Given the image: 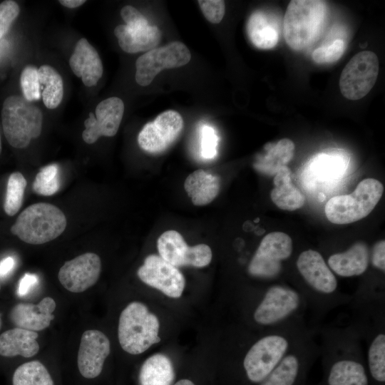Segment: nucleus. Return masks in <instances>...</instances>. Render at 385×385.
I'll return each mask as SVG.
<instances>
[{
    "label": "nucleus",
    "instance_id": "nucleus-32",
    "mask_svg": "<svg viewBox=\"0 0 385 385\" xmlns=\"http://www.w3.org/2000/svg\"><path fill=\"white\" fill-rule=\"evenodd\" d=\"M59 188L58 166L56 164H51L42 168L36 174L33 183L34 191L44 196L55 194Z\"/></svg>",
    "mask_w": 385,
    "mask_h": 385
},
{
    "label": "nucleus",
    "instance_id": "nucleus-36",
    "mask_svg": "<svg viewBox=\"0 0 385 385\" xmlns=\"http://www.w3.org/2000/svg\"><path fill=\"white\" fill-rule=\"evenodd\" d=\"M200 149L204 158L212 159L217 154L218 137L210 125H203L200 129Z\"/></svg>",
    "mask_w": 385,
    "mask_h": 385
},
{
    "label": "nucleus",
    "instance_id": "nucleus-45",
    "mask_svg": "<svg viewBox=\"0 0 385 385\" xmlns=\"http://www.w3.org/2000/svg\"><path fill=\"white\" fill-rule=\"evenodd\" d=\"M1 152V132H0V154Z\"/></svg>",
    "mask_w": 385,
    "mask_h": 385
},
{
    "label": "nucleus",
    "instance_id": "nucleus-1",
    "mask_svg": "<svg viewBox=\"0 0 385 385\" xmlns=\"http://www.w3.org/2000/svg\"><path fill=\"white\" fill-rule=\"evenodd\" d=\"M322 376L317 385H369L364 345L350 322L318 327Z\"/></svg>",
    "mask_w": 385,
    "mask_h": 385
},
{
    "label": "nucleus",
    "instance_id": "nucleus-39",
    "mask_svg": "<svg viewBox=\"0 0 385 385\" xmlns=\"http://www.w3.org/2000/svg\"><path fill=\"white\" fill-rule=\"evenodd\" d=\"M120 16L126 26L131 29H138L148 25V20L135 7L125 6L120 11Z\"/></svg>",
    "mask_w": 385,
    "mask_h": 385
},
{
    "label": "nucleus",
    "instance_id": "nucleus-47",
    "mask_svg": "<svg viewBox=\"0 0 385 385\" xmlns=\"http://www.w3.org/2000/svg\"><path fill=\"white\" fill-rule=\"evenodd\" d=\"M0 289H1V284H0Z\"/></svg>",
    "mask_w": 385,
    "mask_h": 385
},
{
    "label": "nucleus",
    "instance_id": "nucleus-30",
    "mask_svg": "<svg viewBox=\"0 0 385 385\" xmlns=\"http://www.w3.org/2000/svg\"><path fill=\"white\" fill-rule=\"evenodd\" d=\"M12 385H54L46 367L39 361L19 366L12 376Z\"/></svg>",
    "mask_w": 385,
    "mask_h": 385
},
{
    "label": "nucleus",
    "instance_id": "nucleus-28",
    "mask_svg": "<svg viewBox=\"0 0 385 385\" xmlns=\"http://www.w3.org/2000/svg\"><path fill=\"white\" fill-rule=\"evenodd\" d=\"M175 372L170 359L163 354L148 357L143 364L140 373V385H171Z\"/></svg>",
    "mask_w": 385,
    "mask_h": 385
},
{
    "label": "nucleus",
    "instance_id": "nucleus-35",
    "mask_svg": "<svg viewBox=\"0 0 385 385\" xmlns=\"http://www.w3.org/2000/svg\"><path fill=\"white\" fill-rule=\"evenodd\" d=\"M344 48V41L342 39H336L331 44L314 51L312 58L317 63H333L342 57Z\"/></svg>",
    "mask_w": 385,
    "mask_h": 385
},
{
    "label": "nucleus",
    "instance_id": "nucleus-31",
    "mask_svg": "<svg viewBox=\"0 0 385 385\" xmlns=\"http://www.w3.org/2000/svg\"><path fill=\"white\" fill-rule=\"evenodd\" d=\"M26 187V180L21 173L15 172L10 175L4 205V211L8 215H14L21 208Z\"/></svg>",
    "mask_w": 385,
    "mask_h": 385
},
{
    "label": "nucleus",
    "instance_id": "nucleus-29",
    "mask_svg": "<svg viewBox=\"0 0 385 385\" xmlns=\"http://www.w3.org/2000/svg\"><path fill=\"white\" fill-rule=\"evenodd\" d=\"M38 73L43 102L46 108L54 109L60 105L63 97L62 78L48 65L40 66Z\"/></svg>",
    "mask_w": 385,
    "mask_h": 385
},
{
    "label": "nucleus",
    "instance_id": "nucleus-7",
    "mask_svg": "<svg viewBox=\"0 0 385 385\" xmlns=\"http://www.w3.org/2000/svg\"><path fill=\"white\" fill-rule=\"evenodd\" d=\"M1 121L9 143L16 148H24L40 135L43 115L41 111L24 96L12 95L4 101Z\"/></svg>",
    "mask_w": 385,
    "mask_h": 385
},
{
    "label": "nucleus",
    "instance_id": "nucleus-24",
    "mask_svg": "<svg viewBox=\"0 0 385 385\" xmlns=\"http://www.w3.org/2000/svg\"><path fill=\"white\" fill-rule=\"evenodd\" d=\"M184 188L194 205L204 206L210 204L217 196L220 180L218 176L199 169L186 178Z\"/></svg>",
    "mask_w": 385,
    "mask_h": 385
},
{
    "label": "nucleus",
    "instance_id": "nucleus-16",
    "mask_svg": "<svg viewBox=\"0 0 385 385\" xmlns=\"http://www.w3.org/2000/svg\"><path fill=\"white\" fill-rule=\"evenodd\" d=\"M101 271L99 256L93 252H86L66 262L59 270L58 278L66 289L80 293L97 282Z\"/></svg>",
    "mask_w": 385,
    "mask_h": 385
},
{
    "label": "nucleus",
    "instance_id": "nucleus-15",
    "mask_svg": "<svg viewBox=\"0 0 385 385\" xmlns=\"http://www.w3.org/2000/svg\"><path fill=\"white\" fill-rule=\"evenodd\" d=\"M137 274L143 282L171 298H179L185 286V279L178 268L157 255L146 257Z\"/></svg>",
    "mask_w": 385,
    "mask_h": 385
},
{
    "label": "nucleus",
    "instance_id": "nucleus-34",
    "mask_svg": "<svg viewBox=\"0 0 385 385\" xmlns=\"http://www.w3.org/2000/svg\"><path fill=\"white\" fill-rule=\"evenodd\" d=\"M344 158L339 154H321L313 159L312 167L317 174L322 177H331V175L341 173L344 166Z\"/></svg>",
    "mask_w": 385,
    "mask_h": 385
},
{
    "label": "nucleus",
    "instance_id": "nucleus-13",
    "mask_svg": "<svg viewBox=\"0 0 385 385\" xmlns=\"http://www.w3.org/2000/svg\"><path fill=\"white\" fill-rule=\"evenodd\" d=\"M157 247L160 256L172 265L204 267L212 257L211 248L206 244L189 246L176 230L163 232L158 239Z\"/></svg>",
    "mask_w": 385,
    "mask_h": 385
},
{
    "label": "nucleus",
    "instance_id": "nucleus-44",
    "mask_svg": "<svg viewBox=\"0 0 385 385\" xmlns=\"http://www.w3.org/2000/svg\"><path fill=\"white\" fill-rule=\"evenodd\" d=\"M174 385H195L192 381L188 379H181L176 382Z\"/></svg>",
    "mask_w": 385,
    "mask_h": 385
},
{
    "label": "nucleus",
    "instance_id": "nucleus-27",
    "mask_svg": "<svg viewBox=\"0 0 385 385\" xmlns=\"http://www.w3.org/2000/svg\"><path fill=\"white\" fill-rule=\"evenodd\" d=\"M247 31L252 43L260 49H271L279 40L277 23L262 11H256L250 15Z\"/></svg>",
    "mask_w": 385,
    "mask_h": 385
},
{
    "label": "nucleus",
    "instance_id": "nucleus-33",
    "mask_svg": "<svg viewBox=\"0 0 385 385\" xmlns=\"http://www.w3.org/2000/svg\"><path fill=\"white\" fill-rule=\"evenodd\" d=\"M20 83L23 96L29 102L41 98L38 69L33 66H26L20 76Z\"/></svg>",
    "mask_w": 385,
    "mask_h": 385
},
{
    "label": "nucleus",
    "instance_id": "nucleus-23",
    "mask_svg": "<svg viewBox=\"0 0 385 385\" xmlns=\"http://www.w3.org/2000/svg\"><path fill=\"white\" fill-rule=\"evenodd\" d=\"M38 334L15 327L4 332L0 335V356L13 357L21 356L29 358L39 351V344L36 341Z\"/></svg>",
    "mask_w": 385,
    "mask_h": 385
},
{
    "label": "nucleus",
    "instance_id": "nucleus-8",
    "mask_svg": "<svg viewBox=\"0 0 385 385\" xmlns=\"http://www.w3.org/2000/svg\"><path fill=\"white\" fill-rule=\"evenodd\" d=\"M383 192L384 186L378 180L364 179L352 193L329 199L324 207L326 217L329 222L337 225L360 220L374 210Z\"/></svg>",
    "mask_w": 385,
    "mask_h": 385
},
{
    "label": "nucleus",
    "instance_id": "nucleus-17",
    "mask_svg": "<svg viewBox=\"0 0 385 385\" xmlns=\"http://www.w3.org/2000/svg\"><path fill=\"white\" fill-rule=\"evenodd\" d=\"M124 113V103L118 97H111L100 102L95 113H89L84 121L83 140L88 144L94 143L100 137L114 136L119 128Z\"/></svg>",
    "mask_w": 385,
    "mask_h": 385
},
{
    "label": "nucleus",
    "instance_id": "nucleus-9",
    "mask_svg": "<svg viewBox=\"0 0 385 385\" xmlns=\"http://www.w3.org/2000/svg\"><path fill=\"white\" fill-rule=\"evenodd\" d=\"M317 329L297 343L259 385H307L309 372L319 358Z\"/></svg>",
    "mask_w": 385,
    "mask_h": 385
},
{
    "label": "nucleus",
    "instance_id": "nucleus-2",
    "mask_svg": "<svg viewBox=\"0 0 385 385\" xmlns=\"http://www.w3.org/2000/svg\"><path fill=\"white\" fill-rule=\"evenodd\" d=\"M295 267L302 282L294 288L306 302L312 327L318 328L319 322L331 311L351 302V295L339 290L335 274L319 252L312 249L301 252Z\"/></svg>",
    "mask_w": 385,
    "mask_h": 385
},
{
    "label": "nucleus",
    "instance_id": "nucleus-19",
    "mask_svg": "<svg viewBox=\"0 0 385 385\" xmlns=\"http://www.w3.org/2000/svg\"><path fill=\"white\" fill-rule=\"evenodd\" d=\"M56 306L50 297H44L37 304L19 303L11 309L9 319L16 327L36 332L49 327L54 319L52 313Z\"/></svg>",
    "mask_w": 385,
    "mask_h": 385
},
{
    "label": "nucleus",
    "instance_id": "nucleus-26",
    "mask_svg": "<svg viewBox=\"0 0 385 385\" xmlns=\"http://www.w3.org/2000/svg\"><path fill=\"white\" fill-rule=\"evenodd\" d=\"M265 154L256 158L254 168L265 175H273L292 160L294 144L288 138H283L276 143H269L264 147Z\"/></svg>",
    "mask_w": 385,
    "mask_h": 385
},
{
    "label": "nucleus",
    "instance_id": "nucleus-25",
    "mask_svg": "<svg viewBox=\"0 0 385 385\" xmlns=\"http://www.w3.org/2000/svg\"><path fill=\"white\" fill-rule=\"evenodd\" d=\"M274 188L271 191L272 202L283 210L294 211L302 207L305 201L304 196L292 183L291 171L282 166L274 178Z\"/></svg>",
    "mask_w": 385,
    "mask_h": 385
},
{
    "label": "nucleus",
    "instance_id": "nucleus-37",
    "mask_svg": "<svg viewBox=\"0 0 385 385\" xmlns=\"http://www.w3.org/2000/svg\"><path fill=\"white\" fill-rule=\"evenodd\" d=\"M19 12V6L14 1L6 0L0 4V39L8 32Z\"/></svg>",
    "mask_w": 385,
    "mask_h": 385
},
{
    "label": "nucleus",
    "instance_id": "nucleus-18",
    "mask_svg": "<svg viewBox=\"0 0 385 385\" xmlns=\"http://www.w3.org/2000/svg\"><path fill=\"white\" fill-rule=\"evenodd\" d=\"M110 351L111 344L106 334L96 329L85 331L81 338L77 356V365L81 376L86 379L99 376Z\"/></svg>",
    "mask_w": 385,
    "mask_h": 385
},
{
    "label": "nucleus",
    "instance_id": "nucleus-5",
    "mask_svg": "<svg viewBox=\"0 0 385 385\" xmlns=\"http://www.w3.org/2000/svg\"><path fill=\"white\" fill-rule=\"evenodd\" d=\"M66 224V217L58 207L38 202L29 205L20 213L11 232L24 242L41 245L61 235Z\"/></svg>",
    "mask_w": 385,
    "mask_h": 385
},
{
    "label": "nucleus",
    "instance_id": "nucleus-3",
    "mask_svg": "<svg viewBox=\"0 0 385 385\" xmlns=\"http://www.w3.org/2000/svg\"><path fill=\"white\" fill-rule=\"evenodd\" d=\"M350 322L365 344L369 385H385V301L351 306Z\"/></svg>",
    "mask_w": 385,
    "mask_h": 385
},
{
    "label": "nucleus",
    "instance_id": "nucleus-21",
    "mask_svg": "<svg viewBox=\"0 0 385 385\" xmlns=\"http://www.w3.org/2000/svg\"><path fill=\"white\" fill-rule=\"evenodd\" d=\"M69 65L73 73L88 87L96 86L103 75L101 58L85 38L77 41Z\"/></svg>",
    "mask_w": 385,
    "mask_h": 385
},
{
    "label": "nucleus",
    "instance_id": "nucleus-11",
    "mask_svg": "<svg viewBox=\"0 0 385 385\" xmlns=\"http://www.w3.org/2000/svg\"><path fill=\"white\" fill-rule=\"evenodd\" d=\"M379 59L370 51L354 55L345 66L339 78L342 94L349 100L364 97L374 86L379 73Z\"/></svg>",
    "mask_w": 385,
    "mask_h": 385
},
{
    "label": "nucleus",
    "instance_id": "nucleus-43",
    "mask_svg": "<svg viewBox=\"0 0 385 385\" xmlns=\"http://www.w3.org/2000/svg\"><path fill=\"white\" fill-rule=\"evenodd\" d=\"M61 5L65 7L73 9L77 8L83 5L86 1L84 0H61L58 1Z\"/></svg>",
    "mask_w": 385,
    "mask_h": 385
},
{
    "label": "nucleus",
    "instance_id": "nucleus-20",
    "mask_svg": "<svg viewBox=\"0 0 385 385\" xmlns=\"http://www.w3.org/2000/svg\"><path fill=\"white\" fill-rule=\"evenodd\" d=\"M370 250L361 241L353 243L347 249L331 254L326 261L332 271L342 277L364 274L369 267Z\"/></svg>",
    "mask_w": 385,
    "mask_h": 385
},
{
    "label": "nucleus",
    "instance_id": "nucleus-42",
    "mask_svg": "<svg viewBox=\"0 0 385 385\" xmlns=\"http://www.w3.org/2000/svg\"><path fill=\"white\" fill-rule=\"evenodd\" d=\"M15 260L12 257H6L0 261V277L8 275L14 269Z\"/></svg>",
    "mask_w": 385,
    "mask_h": 385
},
{
    "label": "nucleus",
    "instance_id": "nucleus-10",
    "mask_svg": "<svg viewBox=\"0 0 385 385\" xmlns=\"http://www.w3.org/2000/svg\"><path fill=\"white\" fill-rule=\"evenodd\" d=\"M292 238L282 232H272L261 240L248 266V274L255 278L274 281L283 271V262L292 255Z\"/></svg>",
    "mask_w": 385,
    "mask_h": 385
},
{
    "label": "nucleus",
    "instance_id": "nucleus-14",
    "mask_svg": "<svg viewBox=\"0 0 385 385\" xmlns=\"http://www.w3.org/2000/svg\"><path fill=\"white\" fill-rule=\"evenodd\" d=\"M183 128L181 115L176 111H165L143 126L138 136V145L148 153H160L177 140Z\"/></svg>",
    "mask_w": 385,
    "mask_h": 385
},
{
    "label": "nucleus",
    "instance_id": "nucleus-12",
    "mask_svg": "<svg viewBox=\"0 0 385 385\" xmlns=\"http://www.w3.org/2000/svg\"><path fill=\"white\" fill-rule=\"evenodd\" d=\"M190 58L191 53L188 48L180 41H173L164 46L155 48L136 60L135 81L141 86H148L162 70L183 66Z\"/></svg>",
    "mask_w": 385,
    "mask_h": 385
},
{
    "label": "nucleus",
    "instance_id": "nucleus-40",
    "mask_svg": "<svg viewBox=\"0 0 385 385\" xmlns=\"http://www.w3.org/2000/svg\"><path fill=\"white\" fill-rule=\"evenodd\" d=\"M371 266L385 271V241L376 242L370 250L369 264Z\"/></svg>",
    "mask_w": 385,
    "mask_h": 385
},
{
    "label": "nucleus",
    "instance_id": "nucleus-38",
    "mask_svg": "<svg viewBox=\"0 0 385 385\" xmlns=\"http://www.w3.org/2000/svg\"><path fill=\"white\" fill-rule=\"evenodd\" d=\"M198 4L206 19L212 23H220L225 12V4L222 0H200Z\"/></svg>",
    "mask_w": 385,
    "mask_h": 385
},
{
    "label": "nucleus",
    "instance_id": "nucleus-6",
    "mask_svg": "<svg viewBox=\"0 0 385 385\" xmlns=\"http://www.w3.org/2000/svg\"><path fill=\"white\" fill-rule=\"evenodd\" d=\"M158 317L139 302L130 303L122 311L118 336L121 348L130 354H139L160 342Z\"/></svg>",
    "mask_w": 385,
    "mask_h": 385
},
{
    "label": "nucleus",
    "instance_id": "nucleus-4",
    "mask_svg": "<svg viewBox=\"0 0 385 385\" xmlns=\"http://www.w3.org/2000/svg\"><path fill=\"white\" fill-rule=\"evenodd\" d=\"M326 2L320 0H292L284 19V35L287 45L300 51L318 37L325 21Z\"/></svg>",
    "mask_w": 385,
    "mask_h": 385
},
{
    "label": "nucleus",
    "instance_id": "nucleus-22",
    "mask_svg": "<svg viewBox=\"0 0 385 385\" xmlns=\"http://www.w3.org/2000/svg\"><path fill=\"white\" fill-rule=\"evenodd\" d=\"M114 34L121 49L130 53L150 51L157 46L162 38L160 30L150 25L138 29L118 25L114 29Z\"/></svg>",
    "mask_w": 385,
    "mask_h": 385
},
{
    "label": "nucleus",
    "instance_id": "nucleus-46",
    "mask_svg": "<svg viewBox=\"0 0 385 385\" xmlns=\"http://www.w3.org/2000/svg\"><path fill=\"white\" fill-rule=\"evenodd\" d=\"M1 317H0V329H1Z\"/></svg>",
    "mask_w": 385,
    "mask_h": 385
},
{
    "label": "nucleus",
    "instance_id": "nucleus-41",
    "mask_svg": "<svg viewBox=\"0 0 385 385\" xmlns=\"http://www.w3.org/2000/svg\"><path fill=\"white\" fill-rule=\"evenodd\" d=\"M38 277L35 274L26 273L19 281L17 293L20 297H24L29 293L38 284Z\"/></svg>",
    "mask_w": 385,
    "mask_h": 385
}]
</instances>
